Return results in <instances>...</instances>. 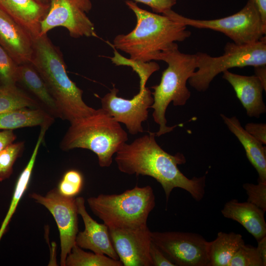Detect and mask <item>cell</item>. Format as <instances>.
<instances>
[{
	"label": "cell",
	"instance_id": "cell-37",
	"mask_svg": "<svg viewBox=\"0 0 266 266\" xmlns=\"http://www.w3.org/2000/svg\"><path fill=\"white\" fill-rule=\"evenodd\" d=\"M255 75L258 77L266 91V65L254 67Z\"/></svg>",
	"mask_w": 266,
	"mask_h": 266
},
{
	"label": "cell",
	"instance_id": "cell-34",
	"mask_svg": "<svg viewBox=\"0 0 266 266\" xmlns=\"http://www.w3.org/2000/svg\"><path fill=\"white\" fill-rule=\"evenodd\" d=\"M244 129L254 138L265 145L266 144V124L265 123H247Z\"/></svg>",
	"mask_w": 266,
	"mask_h": 266
},
{
	"label": "cell",
	"instance_id": "cell-3",
	"mask_svg": "<svg viewBox=\"0 0 266 266\" xmlns=\"http://www.w3.org/2000/svg\"><path fill=\"white\" fill-rule=\"evenodd\" d=\"M38 72L56 101L63 119L71 124L95 113L87 105L83 91L68 76L63 58L47 34L33 38L31 63Z\"/></svg>",
	"mask_w": 266,
	"mask_h": 266
},
{
	"label": "cell",
	"instance_id": "cell-16",
	"mask_svg": "<svg viewBox=\"0 0 266 266\" xmlns=\"http://www.w3.org/2000/svg\"><path fill=\"white\" fill-rule=\"evenodd\" d=\"M222 78L232 86L249 117L259 118L266 113L263 97L265 89L257 76L242 75L226 70L223 72Z\"/></svg>",
	"mask_w": 266,
	"mask_h": 266
},
{
	"label": "cell",
	"instance_id": "cell-6",
	"mask_svg": "<svg viewBox=\"0 0 266 266\" xmlns=\"http://www.w3.org/2000/svg\"><path fill=\"white\" fill-rule=\"evenodd\" d=\"M87 203L108 229L138 228L147 225L149 215L155 206V198L150 186L136 185L120 194L90 197Z\"/></svg>",
	"mask_w": 266,
	"mask_h": 266
},
{
	"label": "cell",
	"instance_id": "cell-10",
	"mask_svg": "<svg viewBox=\"0 0 266 266\" xmlns=\"http://www.w3.org/2000/svg\"><path fill=\"white\" fill-rule=\"evenodd\" d=\"M92 7L91 0H50L48 12L41 22L40 35L63 27L74 38L96 37L94 24L87 15Z\"/></svg>",
	"mask_w": 266,
	"mask_h": 266
},
{
	"label": "cell",
	"instance_id": "cell-23",
	"mask_svg": "<svg viewBox=\"0 0 266 266\" xmlns=\"http://www.w3.org/2000/svg\"><path fill=\"white\" fill-rule=\"evenodd\" d=\"M40 128L39 134L32 154L17 181L9 207L0 227V240L6 232L8 226L19 202L28 188L39 147L49 126L43 125Z\"/></svg>",
	"mask_w": 266,
	"mask_h": 266
},
{
	"label": "cell",
	"instance_id": "cell-19",
	"mask_svg": "<svg viewBox=\"0 0 266 266\" xmlns=\"http://www.w3.org/2000/svg\"><path fill=\"white\" fill-rule=\"evenodd\" d=\"M265 212L250 202H239L236 199L227 201L221 210L224 217L239 223L257 241L266 236Z\"/></svg>",
	"mask_w": 266,
	"mask_h": 266
},
{
	"label": "cell",
	"instance_id": "cell-31",
	"mask_svg": "<svg viewBox=\"0 0 266 266\" xmlns=\"http://www.w3.org/2000/svg\"><path fill=\"white\" fill-rule=\"evenodd\" d=\"M247 195V201L265 212L266 210V182L258 181L257 184L246 183L243 185Z\"/></svg>",
	"mask_w": 266,
	"mask_h": 266
},
{
	"label": "cell",
	"instance_id": "cell-7",
	"mask_svg": "<svg viewBox=\"0 0 266 266\" xmlns=\"http://www.w3.org/2000/svg\"><path fill=\"white\" fill-rule=\"evenodd\" d=\"M195 55L197 68L188 81L197 91L205 92L217 75L230 68L266 66V37L265 35L257 42L246 44L228 42L220 56L212 57L201 52Z\"/></svg>",
	"mask_w": 266,
	"mask_h": 266
},
{
	"label": "cell",
	"instance_id": "cell-18",
	"mask_svg": "<svg viewBox=\"0 0 266 266\" xmlns=\"http://www.w3.org/2000/svg\"><path fill=\"white\" fill-rule=\"evenodd\" d=\"M21 84L31 94L30 96L39 107L52 117L63 119L62 114L56 100L45 82L31 63L18 66L17 84Z\"/></svg>",
	"mask_w": 266,
	"mask_h": 266
},
{
	"label": "cell",
	"instance_id": "cell-25",
	"mask_svg": "<svg viewBox=\"0 0 266 266\" xmlns=\"http://www.w3.org/2000/svg\"><path fill=\"white\" fill-rule=\"evenodd\" d=\"M65 266H123L119 260L105 255L87 252L76 244L67 255Z\"/></svg>",
	"mask_w": 266,
	"mask_h": 266
},
{
	"label": "cell",
	"instance_id": "cell-12",
	"mask_svg": "<svg viewBox=\"0 0 266 266\" xmlns=\"http://www.w3.org/2000/svg\"><path fill=\"white\" fill-rule=\"evenodd\" d=\"M119 90L113 87L101 99V108L119 123L124 124L129 133H142V123L148 118V108L154 102L150 90L139 86V92L131 99L118 96Z\"/></svg>",
	"mask_w": 266,
	"mask_h": 266
},
{
	"label": "cell",
	"instance_id": "cell-33",
	"mask_svg": "<svg viewBox=\"0 0 266 266\" xmlns=\"http://www.w3.org/2000/svg\"><path fill=\"white\" fill-rule=\"evenodd\" d=\"M150 255L153 266H175L163 252L152 241L150 247Z\"/></svg>",
	"mask_w": 266,
	"mask_h": 266
},
{
	"label": "cell",
	"instance_id": "cell-35",
	"mask_svg": "<svg viewBox=\"0 0 266 266\" xmlns=\"http://www.w3.org/2000/svg\"><path fill=\"white\" fill-rule=\"evenodd\" d=\"M16 136L12 130H5L0 131V152L13 143Z\"/></svg>",
	"mask_w": 266,
	"mask_h": 266
},
{
	"label": "cell",
	"instance_id": "cell-2",
	"mask_svg": "<svg viewBox=\"0 0 266 266\" xmlns=\"http://www.w3.org/2000/svg\"><path fill=\"white\" fill-rule=\"evenodd\" d=\"M125 3L135 15L136 25L129 33L116 36L113 45L129 54L133 61L142 63L158 61L162 52L191 35L187 26L167 12L163 14L152 13L132 0H126Z\"/></svg>",
	"mask_w": 266,
	"mask_h": 266
},
{
	"label": "cell",
	"instance_id": "cell-21",
	"mask_svg": "<svg viewBox=\"0 0 266 266\" xmlns=\"http://www.w3.org/2000/svg\"><path fill=\"white\" fill-rule=\"evenodd\" d=\"M244 243L240 234L219 232L214 240L208 241V266H229L233 256Z\"/></svg>",
	"mask_w": 266,
	"mask_h": 266
},
{
	"label": "cell",
	"instance_id": "cell-36",
	"mask_svg": "<svg viewBox=\"0 0 266 266\" xmlns=\"http://www.w3.org/2000/svg\"><path fill=\"white\" fill-rule=\"evenodd\" d=\"M257 9L263 24L266 26V0H248Z\"/></svg>",
	"mask_w": 266,
	"mask_h": 266
},
{
	"label": "cell",
	"instance_id": "cell-13",
	"mask_svg": "<svg viewBox=\"0 0 266 266\" xmlns=\"http://www.w3.org/2000/svg\"><path fill=\"white\" fill-rule=\"evenodd\" d=\"M108 230L114 248L123 266H153L150 255L151 231L147 225Z\"/></svg>",
	"mask_w": 266,
	"mask_h": 266
},
{
	"label": "cell",
	"instance_id": "cell-15",
	"mask_svg": "<svg viewBox=\"0 0 266 266\" xmlns=\"http://www.w3.org/2000/svg\"><path fill=\"white\" fill-rule=\"evenodd\" d=\"M0 46L18 65L31 63L33 37L0 9Z\"/></svg>",
	"mask_w": 266,
	"mask_h": 266
},
{
	"label": "cell",
	"instance_id": "cell-8",
	"mask_svg": "<svg viewBox=\"0 0 266 266\" xmlns=\"http://www.w3.org/2000/svg\"><path fill=\"white\" fill-rule=\"evenodd\" d=\"M168 12L173 18L187 27L220 32L238 45L257 42L266 34V26L263 24L256 7L249 1L238 12L215 19H192L183 16L172 9Z\"/></svg>",
	"mask_w": 266,
	"mask_h": 266
},
{
	"label": "cell",
	"instance_id": "cell-22",
	"mask_svg": "<svg viewBox=\"0 0 266 266\" xmlns=\"http://www.w3.org/2000/svg\"><path fill=\"white\" fill-rule=\"evenodd\" d=\"M54 118L40 108H22L0 113V130L51 125Z\"/></svg>",
	"mask_w": 266,
	"mask_h": 266
},
{
	"label": "cell",
	"instance_id": "cell-27",
	"mask_svg": "<svg viewBox=\"0 0 266 266\" xmlns=\"http://www.w3.org/2000/svg\"><path fill=\"white\" fill-rule=\"evenodd\" d=\"M83 184L82 174L77 170L70 169L64 174L57 189L62 196L74 198L81 191Z\"/></svg>",
	"mask_w": 266,
	"mask_h": 266
},
{
	"label": "cell",
	"instance_id": "cell-4",
	"mask_svg": "<svg viewBox=\"0 0 266 266\" xmlns=\"http://www.w3.org/2000/svg\"><path fill=\"white\" fill-rule=\"evenodd\" d=\"M158 61L167 64L162 72L161 79L158 85L151 87L154 102L150 108L154 109L152 116L155 123L159 125L156 133L158 137L170 133L178 125L168 127L166 112L168 105L172 102L174 106H183L191 97V92L186 84L197 68L195 54L181 52L178 44L162 52Z\"/></svg>",
	"mask_w": 266,
	"mask_h": 266
},
{
	"label": "cell",
	"instance_id": "cell-5",
	"mask_svg": "<svg viewBox=\"0 0 266 266\" xmlns=\"http://www.w3.org/2000/svg\"><path fill=\"white\" fill-rule=\"evenodd\" d=\"M128 134L120 123L101 108L87 117L71 124L61 141L65 151L88 149L95 153L101 167H108L112 157L128 140Z\"/></svg>",
	"mask_w": 266,
	"mask_h": 266
},
{
	"label": "cell",
	"instance_id": "cell-11",
	"mask_svg": "<svg viewBox=\"0 0 266 266\" xmlns=\"http://www.w3.org/2000/svg\"><path fill=\"white\" fill-rule=\"evenodd\" d=\"M29 197L46 208L54 218L60 234V265L65 266L66 258L75 245L79 232L75 198L62 196L56 188L51 190L45 196L32 193Z\"/></svg>",
	"mask_w": 266,
	"mask_h": 266
},
{
	"label": "cell",
	"instance_id": "cell-39",
	"mask_svg": "<svg viewBox=\"0 0 266 266\" xmlns=\"http://www.w3.org/2000/svg\"><path fill=\"white\" fill-rule=\"evenodd\" d=\"M37 2L44 4H48L49 5L50 3V0H35Z\"/></svg>",
	"mask_w": 266,
	"mask_h": 266
},
{
	"label": "cell",
	"instance_id": "cell-20",
	"mask_svg": "<svg viewBox=\"0 0 266 266\" xmlns=\"http://www.w3.org/2000/svg\"><path fill=\"white\" fill-rule=\"evenodd\" d=\"M220 116L244 147L247 159L258 173V181L266 182L265 146L245 131L236 117H228L223 114Z\"/></svg>",
	"mask_w": 266,
	"mask_h": 266
},
{
	"label": "cell",
	"instance_id": "cell-26",
	"mask_svg": "<svg viewBox=\"0 0 266 266\" xmlns=\"http://www.w3.org/2000/svg\"><path fill=\"white\" fill-rule=\"evenodd\" d=\"M23 142L12 143L0 152V182L10 177L14 164L22 152Z\"/></svg>",
	"mask_w": 266,
	"mask_h": 266
},
{
	"label": "cell",
	"instance_id": "cell-30",
	"mask_svg": "<svg viewBox=\"0 0 266 266\" xmlns=\"http://www.w3.org/2000/svg\"><path fill=\"white\" fill-rule=\"evenodd\" d=\"M125 61L117 62L114 63L116 66H128L138 74L140 79L139 86H146V82L150 76L155 71L160 69L159 65L155 62L147 63L138 62L131 59H126L122 56Z\"/></svg>",
	"mask_w": 266,
	"mask_h": 266
},
{
	"label": "cell",
	"instance_id": "cell-28",
	"mask_svg": "<svg viewBox=\"0 0 266 266\" xmlns=\"http://www.w3.org/2000/svg\"><path fill=\"white\" fill-rule=\"evenodd\" d=\"M229 266H266L257 247L243 244L231 260Z\"/></svg>",
	"mask_w": 266,
	"mask_h": 266
},
{
	"label": "cell",
	"instance_id": "cell-1",
	"mask_svg": "<svg viewBox=\"0 0 266 266\" xmlns=\"http://www.w3.org/2000/svg\"><path fill=\"white\" fill-rule=\"evenodd\" d=\"M156 133L149 132L132 143H125L116 153L115 161L119 170L124 173L149 176L162 186L167 202L175 188L188 192L196 201L205 194L206 176L190 179L179 170L178 165L186 162L184 155H173L164 150L155 139Z\"/></svg>",
	"mask_w": 266,
	"mask_h": 266
},
{
	"label": "cell",
	"instance_id": "cell-24",
	"mask_svg": "<svg viewBox=\"0 0 266 266\" xmlns=\"http://www.w3.org/2000/svg\"><path fill=\"white\" fill-rule=\"evenodd\" d=\"M26 107L40 108L37 103L17 85H0V113Z\"/></svg>",
	"mask_w": 266,
	"mask_h": 266
},
{
	"label": "cell",
	"instance_id": "cell-29",
	"mask_svg": "<svg viewBox=\"0 0 266 266\" xmlns=\"http://www.w3.org/2000/svg\"><path fill=\"white\" fill-rule=\"evenodd\" d=\"M18 66L0 46V85H17Z\"/></svg>",
	"mask_w": 266,
	"mask_h": 266
},
{
	"label": "cell",
	"instance_id": "cell-38",
	"mask_svg": "<svg viewBox=\"0 0 266 266\" xmlns=\"http://www.w3.org/2000/svg\"><path fill=\"white\" fill-rule=\"evenodd\" d=\"M257 242V248L264 263L266 266V236Z\"/></svg>",
	"mask_w": 266,
	"mask_h": 266
},
{
	"label": "cell",
	"instance_id": "cell-17",
	"mask_svg": "<svg viewBox=\"0 0 266 266\" xmlns=\"http://www.w3.org/2000/svg\"><path fill=\"white\" fill-rule=\"evenodd\" d=\"M49 4L35 0H0V9L24 27L33 38L40 35L41 22Z\"/></svg>",
	"mask_w": 266,
	"mask_h": 266
},
{
	"label": "cell",
	"instance_id": "cell-9",
	"mask_svg": "<svg viewBox=\"0 0 266 266\" xmlns=\"http://www.w3.org/2000/svg\"><path fill=\"white\" fill-rule=\"evenodd\" d=\"M152 241L175 266H208V241L201 235L181 232H151Z\"/></svg>",
	"mask_w": 266,
	"mask_h": 266
},
{
	"label": "cell",
	"instance_id": "cell-14",
	"mask_svg": "<svg viewBox=\"0 0 266 266\" xmlns=\"http://www.w3.org/2000/svg\"><path fill=\"white\" fill-rule=\"evenodd\" d=\"M75 200L78 214L81 216L85 226L83 231L78 232L75 244L83 249L119 260L110 237L108 227L104 223H98L90 216L86 209L83 197H77Z\"/></svg>",
	"mask_w": 266,
	"mask_h": 266
},
{
	"label": "cell",
	"instance_id": "cell-32",
	"mask_svg": "<svg viewBox=\"0 0 266 266\" xmlns=\"http://www.w3.org/2000/svg\"><path fill=\"white\" fill-rule=\"evenodd\" d=\"M149 6L153 12L158 14H164L171 9L176 3L177 0H133Z\"/></svg>",
	"mask_w": 266,
	"mask_h": 266
}]
</instances>
